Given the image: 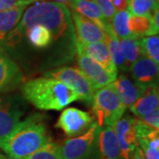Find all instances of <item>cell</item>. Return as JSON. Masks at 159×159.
<instances>
[{"label": "cell", "instance_id": "7", "mask_svg": "<svg viewBox=\"0 0 159 159\" xmlns=\"http://www.w3.org/2000/svg\"><path fill=\"white\" fill-rule=\"evenodd\" d=\"M94 123L90 114L77 108H67L63 111L56 127L60 128L66 136L74 138L83 134Z\"/></svg>", "mask_w": 159, "mask_h": 159}, {"label": "cell", "instance_id": "19", "mask_svg": "<svg viewBox=\"0 0 159 159\" xmlns=\"http://www.w3.org/2000/svg\"><path fill=\"white\" fill-rule=\"evenodd\" d=\"M27 7L28 6H18L0 11V46L5 43L9 34L16 28Z\"/></svg>", "mask_w": 159, "mask_h": 159}, {"label": "cell", "instance_id": "32", "mask_svg": "<svg viewBox=\"0 0 159 159\" xmlns=\"http://www.w3.org/2000/svg\"><path fill=\"white\" fill-rule=\"evenodd\" d=\"M145 156V159H159V149L144 148L142 149Z\"/></svg>", "mask_w": 159, "mask_h": 159}, {"label": "cell", "instance_id": "18", "mask_svg": "<svg viewBox=\"0 0 159 159\" xmlns=\"http://www.w3.org/2000/svg\"><path fill=\"white\" fill-rule=\"evenodd\" d=\"M69 6L72 7L74 11L96 23L99 28H101L103 30V32L105 27L110 23L104 19L102 11L95 1L73 0Z\"/></svg>", "mask_w": 159, "mask_h": 159}, {"label": "cell", "instance_id": "38", "mask_svg": "<svg viewBox=\"0 0 159 159\" xmlns=\"http://www.w3.org/2000/svg\"><path fill=\"white\" fill-rule=\"evenodd\" d=\"M150 1H153V2H155V3H156V1H155V0H150ZM156 4H157V3H156Z\"/></svg>", "mask_w": 159, "mask_h": 159}, {"label": "cell", "instance_id": "34", "mask_svg": "<svg viewBox=\"0 0 159 159\" xmlns=\"http://www.w3.org/2000/svg\"><path fill=\"white\" fill-rule=\"evenodd\" d=\"M49 2H56V3H60V4H64V5H70L72 3L73 0H47Z\"/></svg>", "mask_w": 159, "mask_h": 159}, {"label": "cell", "instance_id": "12", "mask_svg": "<svg viewBox=\"0 0 159 159\" xmlns=\"http://www.w3.org/2000/svg\"><path fill=\"white\" fill-rule=\"evenodd\" d=\"M76 52L84 53L99 63L114 78L118 77V69L111 57L107 43L105 42H97L92 43H82L76 40Z\"/></svg>", "mask_w": 159, "mask_h": 159}, {"label": "cell", "instance_id": "36", "mask_svg": "<svg viewBox=\"0 0 159 159\" xmlns=\"http://www.w3.org/2000/svg\"><path fill=\"white\" fill-rule=\"evenodd\" d=\"M4 10H5V8H4V6H2V5H1V3H0V11H4Z\"/></svg>", "mask_w": 159, "mask_h": 159}, {"label": "cell", "instance_id": "14", "mask_svg": "<svg viewBox=\"0 0 159 159\" xmlns=\"http://www.w3.org/2000/svg\"><path fill=\"white\" fill-rule=\"evenodd\" d=\"M97 159H125L120 151L114 130L109 125L99 126L97 139Z\"/></svg>", "mask_w": 159, "mask_h": 159}, {"label": "cell", "instance_id": "26", "mask_svg": "<svg viewBox=\"0 0 159 159\" xmlns=\"http://www.w3.org/2000/svg\"><path fill=\"white\" fill-rule=\"evenodd\" d=\"M142 55L159 63V37L158 34L150 35L140 39Z\"/></svg>", "mask_w": 159, "mask_h": 159}, {"label": "cell", "instance_id": "28", "mask_svg": "<svg viewBox=\"0 0 159 159\" xmlns=\"http://www.w3.org/2000/svg\"><path fill=\"white\" fill-rule=\"evenodd\" d=\"M94 1L100 8L104 19L108 22L111 23V19L113 18L114 14L116 12L112 5V0H94Z\"/></svg>", "mask_w": 159, "mask_h": 159}, {"label": "cell", "instance_id": "15", "mask_svg": "<svg viewBox=\"0 0 159 159\" xmlns=\"http://www.w3.org/2000/svg\"><path fill=\"white\" fill-rule=\"evenodd\" d=\"M22 80V73L16 63L0 47V91L15 88Z\"/></svg>", "mask_w": 159, "mask_h": 159}, {"label": "cell", "instance_id": "27", "mask_svg": "<svg viewBox=\"0 0 159 159\" xmlns=\"http://www.w3.org/2000/svg\"><path fill=\"white\" fill-rule=\"evenodd\" d=\"M24 159H63L60 146L49 142L43 147Z\"/></svg>", "mask_w": 159, "mask_h": 159}, {"label": "cell", "instance_id": "20", "mask_svg": "<svg viewBox=\"0 0 159 159\" xmlns=\"http://www.w3.org/2000/svg\"><path fill=\"white\" fill-rule=\"evenodd\" d=\"M104 33H105V43H107L111 59L118 69V71L119 70H121L123 72L129 71L130 67L127 65L125 56L123 54V51L121 50L119 39L116 36V34H114L111 23H109L105 27Z\"/></svg>", "mask_w": 159, "mask_h": 159}, {"label": "cell", "instance_id": "5", "mask_svg": "<svg viewBox=\"0 0 159 159\" xmlns=\"http://www.w3.org/2000/svg\"><path fill=\"white\" fill-rule=\"evenodd\" d=\"M99 125L94 122L83 134L66 140L60 147L63 159H97Z\"/></svg>", "mask_w": 159, "mask_h": 159}, {"label": "cell", "instance_id": "29", "mask_svg": "<svg viewBox=\"0 0 159 159\" xmlns=\"http://www.w3.org/2000/svg\"><path fill=\"white\" fill-rule=\"evenodd\" d=\"M143 123H145L148 126H151L156 129H159V110H156L151 113L148 114L142 118H138Z\"/></svg>", "mask_w": 159, "mask_h": 159}, {"label": "cell", "instance_id": "17", "mask_svg": "<svg viewBox=\"0 0 159 159\" xmlns=\"http://www.w3.org/2000/svg\"><path fill=\"white\" fill-rule=\"evenodd\" d=\"M158 106V85H155L147 89L144 94L129 109L137 118H142L157 110Z\"/></svg>", "mask_w": 159, "mask_h": 159}, {"label": "cell", "instance_id": "13", "mask_svg": "<svg viewBox=\"0 0 159 159\" xmlns=\"http://www.w3.org/2000/svg\"><path fill=\"white\" fill-rule=\"evenodd\" d=\"M71 16L78 42L82 43L105 42V33L96 23L74 11L71 12Z\"/></svg>", "mask_w": 159, "mask_h": 159}, {"label": "cell", "instance_id": "23", "mask_svg": "<svg viewBox=\"0 0 159 159\" xmlns=\"http://www.w3.org/2000/svg\"><path fill=\"white\" fill-rule=\"evenodd\" d=\"M29 43L38 49H44L52 43V37L51 32L48 29L36 25L29 29L26 32Z\"/></svg>", "mask_w": 159, "mask_h": 159}, {"label": "cell", "instance_id": "2", "mask_svg": "<svg viewBox=\"0 0 159 159\" xmlns=\"http://www.w3.org/2000/svg\"><path fill=\"white\" fill-rule=\"evenodd\" d=\"M50 139L43 117L33 115L21 121L0 143V148L9 159H24L51 142Z\"/></svg>", "mask_w": 159, "mask_h": 159}, {"label": "cell", "instance_id": "37", "mask_svg": "<svg viewBox=\"0 0 159 159\" xmlns=\"http://www.w3.org/2000/svg\"><path fill=\"white\" fill-rule=\"evenodd\" d=\"M155 1H156V3H157V5H158V3H159V0H155Z\"/></svg>", "mask_w": 159, "mask_h": 159}, {"label": "cell", "instance_id": "8", "mask_svg": "<svg viewBox=\"0 0 159 159\" xmlns=\"http://www.w3.org/2000/svg\"><path fill=\"white\" fill-rule=\"evenodd\" d=\"M76 54L78 69L90 82L95 90L100 89L116 80V78L92 57L80 52H76Z\"/></svg>", "mask_w": 159, "mask_h": 159}, {"label": "cell", "instance_id": "25", "mask_svg": "<svg viewBox=\"0 0 159 159\" xmlns=\"http://www.w3.org/2000/svg\"><path fill=\"white\" fill-rule=\"evenodd\" d=\"M157 9L158 5L150 0H129L127 8L131 15L135 16H150Z\"/></svg>", "mask_w": 159, "mask_h": 159}, {"label": "cell", "instance_id": "30", "mask_svg": "<svg viewBox=\"0 0 159 159\" xmlns=\"http://www.w3.org/2000/svg\"><path fill=\"white\" fill-rule=\"evenodd\" d=\"M37 0H0L1 5L5 10H9L18 6H28L34 3Z\"/></svg>", "mask_w": 159, "mask_h": 159}, {"label": "cell", "instance_id": "24", "mask_svg": "<svg viewBox=\"0 0 159 159\" xmlns=\"http://www.w3.org/2000/svg\"><path fill=\"white\" fill-rule=\"evenodd\" d=\"M119 43L127 65L130 67L132 64H134L139 57L142 56L140 39L136 37H129L122 39L119 41Z\"/></svg>", "mask_w": 159, "mask_h": 159}, {"label": "cell", "instance_id": "21", "mask_svg": "<svg viewBox=\"0 0 159 159\" xmlns=\"http://www.w3.org/2000/svg\"><path fill=\"white\" fill-rule=\"evenodd\" d=\"M129 29L132 34L138 39H142L146 36L157 34L154 31L150 16L130 15Z\"/></svg>", "mask_w": 159, "mask_h": 159}, {"label": "cell", "instance_id": "3", "mask_svg": "<svg viewBox=\"0 0 159 159\" xmlns=\"http://www.w3.org/2000/svg\"><path fill=\"white\" fill-rule=\"evenodd\" d=\"M23 97L40 110L61 111L71 102L79 100L72 89L59 80L42 77L25 82L21 87Z\"/></svg>", "mask_w": 159, "mask_h": 159}, {"label": "cell", "instance_id": "22", "mask_svg": "<svg viewBox=\"0 0 159 159\" xmlns=\"http://www.w3.org/2000/svg\"><path fill=\"white\" fill-rule=\"evenodd\" d=\"M130 12L128 10L125 11H116L113 18L111 19V25L113 30L114 34L119 40L129 38V37H135L131 33L129 29V18Z\"/></svg>", "mask_w": 159, "mask_h": 159}, {"label": "cell", "instance_id": "6", "mask_svg": "<svg viewBox=\"0 0 159 159\" xmlns=\"http://www.w3.org/2000/svg\"><path fill=\"white\" fill-rule=\"evenodd\" d=\"M45 77L59 80L72 89L78 95L79 100L91 103L92 97L96 90L78 68L65 66L46 73Z\"/></svg>", "mask_w": 159, "mask_h": 159}, {"label": "cell", "instance_id": "31", "mask_svg": "<svg viewBox=\"0 0 159 159\" xmlns=\"http://www.w3.org/2000/svg\"><path fill=\"white\" fill-rule=\"evenodd\" d=\"M128 4H129V0H112V5L115 11L127 10Z\"/></svg>", "mask_w": 159, "mask_h": 159}, {"label": "cell", "instance_id": "10", "mask_svg": "<svg viewBox=\"0 0 159 159\" xmlns=\"http://www.w3.org/2000/svg\"><path fill=\"white\" fill-rule=\"evenodd\" d=\"M134 82L141 89L146 90L149 87L157 85L158 64L151 58L142 55L129 68Z\"/></svg>", "mask_w": 159, "mask_h": 159}, {"label": "cell", "instance_id": "1", "mask_svg": "<svg viewBox=\"0 0 159 159\" xmlns=\"http://www.w3.org/2000/svg\"><path fill=\"white\" fill-rule=\"evenodd\" d=\"M40 25L48 29L52 42L60 41L71 55L76 52V35L68 7L60 3L35 1L23 12L20 22L9 34L5 43L14 44L30 28Z\"/></svg>", "mask_w": 159, "mask_h": 159}, {"label": "cell", "instance_id": "11", "mask_svg": "<svg viewBox=\"0 0 159 159\" xmlns=\"http://www.w3.org/2000/svg\"><path fill=\"white\" fill-rule=\"evenodd\" d=\"M22 115L21 105L14 99L5 98L0 101V143L21 122Z\"/></svg>", "mask_w": 159, "mask_h": 159}, {"label": "cell", "instance_id": "35", "mask_svg": "<svg viewBox=\"0 0 159 159\" xmlns=\"http://www.w3.org/2000/svg\"><path fill=\"white\" fill-rule=\"evenodd\" d=\"M0 159H9L8 157H6V156H4L3 154L0 152Z\"/></svg>", "mask_w": 159, "mask_h": 159}, {"label": "cell", "instance_id": "9", "mask_svg": "<svg viewBox=\"0 0 159 159\" xmlns=\"http://www.w3.org/2000/svg\"><path fill=\"white\" fill-rule=\"evenodd\" d=\"M134 125L135 119L130 115H125L112 125L120 151L125 159L130 158L134 148L139 146Z\"/></svg>", "mask_w": 159, "mask_h": 159}, {"label": "cell", "instance_id": "4", "mask_svg": "<svg viewBox=\"0 0 159 159\" xmlns=\"http://www.w3.org/2000/svg\"><path fill=\"white\" fill-rule=\"evenodd\" d=\"M91 103L99 126L109 125L112 127L124 115L126 109L119 99L114 82L97 89L94 93Z\"/></svg>", "mask_w": 159, "mask_h": 159}, {"label": "cell", "instance_id": "33", "mask_svg": "<svg viewBox=\"0 0 159 159\" xmlns=\"http://www.w3.org/2000/svg\"><path fill=\"white\" fill-rule=\"evenodd\" d=\"M129 159H145V156H144V153L142 150V148L139 146H137L136 148H134V152L131 155Z\"/></svg>", "mask_w": 159, "mask_h": 159}, {"label": "cell", "instance_id": "16", "mask_svg": "<svg viewBox=\"0 0 159 159\" xmlns=\"http://www.w3.org/2000/svg\"><path fill=\"white\" fill-rule=\"evenodd\" d=\"M116 91L119 99L125 108H130L137 100L144 94L145 90L137 86L125 75H120L114 81Z\"/></svg>", "mask_w": 159, "mask_h": 159}]
</instances>
